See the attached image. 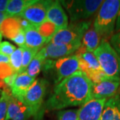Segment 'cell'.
Masks as SVG:
<instances>
[{"label":"cell","instance_id":"6da1fadb","mask_svg":"<svg viewBox=\"0 0 120 120\" xmlns=\"http://www.w3.org/2000/svg\"><path fill=\"white\" fill-rule=\"evenodd\" d=\"M91 80L82 71H78L56 85L45 103V109L82 106L91 99Z\"/></svg>","mask_w":120,"mask_h":120},{"label":"cell","instance_id":"7a4b0ae2","mask_svg":"<svg viewBox=\"0 0 120 120\" xmlns=\"http://www.w3.org/2000/svg\"><path fill=\"white\" fill-rule=\"evenodd\" d=\"M120 9V0L103 1L92 26L102 39L110 38L116 28L117 17Z\"/></svg>","mask_w":120,"mask_h":120},{"label":"cell","instance_id":"3957f363","mask_svg":"<svg viewBox=\"0 0 120 120\" xmlns=\"http://www.w3.org/2000/svg\"><path fill=\"white\" fill-rule=\"evenodd\" d=\"M94 54L106 77L120 81V57L107 39L101 40Z\"/></svg>","mask_w":120,"mask_h":120},{"label":"cell","instance_id":"277c9868","mask_svg":"<svg viewBox=\"0 0 120 120\" xmlns=\"http://www.w3.org/2000/svg\"><path fill=\"white\" fill-rule=\"evenodd\" d=\"M45 72H52L55 84L80 71L79 60L77 55L60 58L56 60L47 59L43 66Z\"/></svg>","mask_w":120,"mask_h":120},{"label":"cell","instance_id":"5b68a950","mask_svg":"<svg viewBox=\"0 0 120 120\" xmlns=\"http://www.w3.org/2000/svg\"><path fill=\"white\" fill-rule=\"evenodd\" d=\"M68 11L71 23L85 21L91 17L103 4V0L60 1Z\"/></svg>","mask_w":120,"mask_h":120},{"label":"cell","instance_id":"8992f818","mask_svg":"<svg viewBox=\"0 0 120 120\" xmlns=\"http://www.w3.org/2000/svg\"><path fill=\"white\" fill-rule=\"evenodd\" d=\"M92 25L91 20L70 23L65 29L58 31L49 43L53 44H69L82 41L86 31Z\"/></svg>","mask_w":120,"mask_h":120},{"label":"cell","instance_id":"52a82bcc","mask_svg":"<svg viewBox=\"0 0 120 120\" xmlns=\"http://www.w3.org/2000/svg\"><path fill=\"white\" fill-rule=\"evenodd\" d=\"M75 55L78 56L79 60L80 71L85 73L93 83L109 79L103 73L94 53L86 52Z\"/></svg>","mask_w":120,"mask_h":120},{"label":"cell","instance_id":"ba28073f","mask_svg":"<svg viewBox=\"0 0 120 120\" xmlns=\"http://www.w3.org/2000/svg\"><path fill=\"white\" fill-rule=\"evenodd\" d=\"M47 84V82L45 79L38 78L35 79L22 99V101L34 112L35 116H37L42 105L46 93Z\"/></svg>","mask_w":120,"mask_h":120},{"label":"cell","instance_id":"9c48e42d","mask_svg":"<svg viewBox=\"0 0 120 120\" xmlns=\"http://www.w3.org/2000/svg\"><path fill=\"white\" fill-rule=\"evenodd\" d=\"M52 1L36 0L22 12L19 17L27 20L33 26H38L46 21L47 11Z\"/></svg>","mask_w":120,"mask_h":120},{"label":"cell","instance_id":"30bf717a","mask_svg":"<svg viewBox=\"0 0 120 120\" xmlns=\"http://www.w3.org/2000/svg\"><path fill=\"white\" fill-rule=\"evenodd\" d=\"M107 99H91L78 109V120H100Z\"/></svg>","mask_w":120,"mask_h":120},{"label":"cell","instance_id":"8fae6325","mask_svg":"<svg viewBox=\"0 0 120 120\" xmlns=\"http://www.w3.org/2000/svg\"><path fill=\"white\" fill-rule=\"evenodd\" d=\"M32 116H35L34 113L30 107L11 94L5 120H28Z\"/></svg>","mask_w":120,"mask_h":120},{"label":"cell","instance_id":"7c38bea8","mask_svg":"<svg viewBox=\"0 0 120 120\" xmlns=\"http://www.w3.org/2000/svg\"><path fill=\"white\" fill-rule=\"evenodd\" d=\"M120 87V81L105 79L101 82L93 83L91 88V99L110 98L117 93Z\"/></svg>","mask_w":120,"mask_h":120},{"label":"cell","instance_id":"4fadbf2b","mask_svg":"<svg viewBox=\"0 0 120 120\" xmlns=\"http://www.w3.org/2000/svg\"><path fill=\"white\" fill-rule=\"evenodd\" d=\"M82 45V41L69 44H53L48 43L44 46L47 58L51 60L60 59L73 55Z\"/></svg>","mask_w":120,"mask_h":120},{"label":"cell","instance_id":"5bb4252c","mask_svg":"<svg viewBox=\"0 0 120 120\" xmlns=\"http://www.w3.org/2000/svg\"><path fill=\"white\" fill-rule=\"evenodd\" d=\"M46 19L59 30L65 29L68 26V16L65 13L60 1H52L47 11Z\"/></svg>","mask_w":120,"mask_h":120},{"label":"cell","instance_id":"9a60e30c","mask_svg":"<svg viewBox=\"0 0 120 120\" xmlns=\"http://www.w3.org/2000/svg\"><path fill=\"white\" fill-rule=\"evenodd\" d=\"M35 79L30 77L26 72L18 74L13 86L10 88L12 95L22 100Z\"/></svg>","mask_w":120,"mask_h":120},{"label":"cell","instance_id":"2e32d148","mask_svg":"<svg viewBox=\"0 0 120 120\" xmlns=\"http://www.w3.org/2000/svg\"><path fill=\"white\" fill-rule=\"evenodd\" d=\"M100 120H120V87L113 97L107 99Z\"/></svg>","mask_w":120,"mask_h":120},{"label":"cell","instance_id":"e0dca14e","mask_svg":"<svg viewBox=\"0 0 120 120\" xmlns=\"http://www.w3.org/2000/svg\"><path fill=\"white\" fill-rule=\"evenodd\" d=\"M102 39L95 31L93 26L86 31L82 39V45L75 54H80L83 52L94 53L100 45Z\"/></svg>","mask_w":120,"mask_h":120},{"label":"cell","instance_id":"ac0fdd59","mask_svg":"<svg viewBox=\"0 0 120 120\" xmlns=\"http://www.w3.org/2000/svg\"><path fill=\"white\" fill-rule=\"evenodd\" d=\"M26 35V47L30 49H41L47 44V40L36 30L35 26H31L24 30Z\"/></svg>","mask_w":120,"mask_h":120},{"label":"cell","instance_id":"d6986e66","mask_svg":"<svg viewBox=\"0 0 120 120\" xmlns=\"http://www.w3.org/2000/svg\"><path fill=\"white\" fill-rule=\"evenodd\" d=\"M47 58L45 47H43L35 55L26 69V72L30 77L35 79L43 68V64Z\"/></svg>","mask_w":120,"mask_h":120},{"label":"cell","instance_id":"ffe728a7","mask_svg":"<svg viewBox=\"0 0 120 120\" xmlns=\"http://www.w3.org/2000/svg\"><path fill=\"white\" fill-rule=\"evenodd\" d=\"M22 30L23 29L20 25L17 17L7 18L0 26V31L2 35L11 40Z\"/></svg>","mask_w":120,"mask_h":120},{"label":"cell","instance_id":"44dd1931","mask_svg":"<svg viewBox=\"0 0 120 120\" xmlns=\"http://www.w3.org/2000/svg\"><path fill=\"white\" fill-rule=\"evenodd\" d=\"M36 0H9L5 11L9 17H17Z\"/></svg>","mask_w":120,"mask_h":120},{"label":"cell","instance_id":"7402d4cb","mask_svg":"<svg viewBox=\"0 0 120 120\" xmlns=\"http://www.w3.org/2000/svg\"><path fill=\"white\" fill-rule=\"evenodd\" d=\"M35 28L40 34L47 39V43L50 41L54 35L59 31L52 23L47 20L45 21L39 26H35Z\"/></svg>","mask_w":120,"mask_h":120},{"label":"cell","instance_id":"603a6c76","mask_svg":"<svg viewBox=\"0 0 120 120\" xmlns=\"http://www.w3.org/2000/svg\"><path fill=\"white\" fill-rule=\"evenodd\" d=\"M22 55L23 50L22 47L17 48L16 50L9 56V64L13 71L19 74L21 72L22 66Z\"/></svg>","mask_w":120,"mask_h":120},{"label":"cell","instance_id":"cb8c5ba5","mask_svg":"<svg viewBox=\"0 0 120 120\" xmlns=\"http://www.w3.org/2000/svg\"><path fill=\"white\" fill-rule=\"evenodd\" d=\"M23 50V55H22V66L20 73L26 72V69L28 65H30L31 61L34 59L35 55L40 49H30L28 47H23L22 48Z\"/></svg>","mask_w":120,"mask_h":120},{"label":"cell","instance_id":"d4e9b609","mask_svg":"<svg viewBox=\"0 0 120 120\" xmlns=\"http://www.w3.org/2000/svg\"><path fill=\"white\" fill-rule=\"evenodd\" d=\"M10 91L7 88H4L1 91L0 97V120H5L6 119L9 98L11 94Z\"/></svg>","mask_w":120,"mask_h":120},{"label":"cell","instance_id":"484cf974","mask_svg":"<svg viewBox=\"0 0 120 120\" xmlns=\"http://www.w3.org/2000/svg\"><path fill=\"white\" fill-rule=\"evenodd\" d=\"M57 115V120H78V109L60 110Z\"/></svg>","mask_w":120,"mask_h":120},{"label":"cell","instance_id":"4316f807","mask_svg":"<svg viewBox=\"0 0 120 120\" xmlns=\"http://www.w3.org/2000/svg\"><path fill=\"white\" fill-rule=\"evenodd\" d=\"M16 47L9 41H2L0 43V54H3L6 56H11L16 50Z\"/></svg>","mask_w":120,"mask_h":120},{"label":"cell","instance_id":"83f0119b","mask_svg":"<svg viewBox=\"0 0 120 120\" xmlns=\"http://www.w3.org/2000/svg\"><path fill=\"white\" fill-rule=\"evenodd\" d=\"M15 72L13 71L10 64L1 63L0 64V79H4Z\"/></svg>","mask_w":120,"mask_h":120},{"label":"cell","instance_id":"f1b7e54d","mask_svg":"<svg viewBox=\"0 0 120 120\" xmlns=\"http://www.w3.org/2000/svg\"><path fill=\"white\" fill-rule=\"evenodd\" d=\"M109 43L120 57V32L113 34L109 38Z\"/></svg>","mask_w":120,"mask_h":120},{"label":"cell","instance_id":"f546056e","mask_svg":"<svg viewBox=\"0 0 120 120\" xmlns=\"http://www.w3.org/2000/svg\"><path fill=\"white\" fill-rule=\"evenodd\" d=\"M11 41H13L15 44L19 45V47H26V35H25V31L24 30H22L17 34Z\"/></svg>","mask_w":120,"mask_h":120},{"label":"cell","instance_id":"4dcf8cb0","mask_svg":"<svg viewBox=\"0 0 120 120\" xmlns=\"http://www.w3.org/2000/svg\"><path fill=\"white\" fill-rule=\"evenodd\" d=\"M17 75H18V73H13V74L9 75L8 77H5V79H3V81H4V83L6 86H8V87H9V88H11V87H12V86H13V83L15 82V79H16V77H17Z\"/></svg>","mask_w":120,"mask_h":120},{"label":"cell","instance_id":"1f68e13d","mask_svg":"<svg viewBox=\"0 0 120 120\" xmlns=\"http://www.w3.org/2000/svg\"><path fill=\"white\" fill-rule=\"evenodd\" d=\"M9 0H0V11L5 13Z\"/></svg>","mask_w":120,"mask_h":120},{"label":"cell","instance_id":"d6a6232c","mask_svg":"<svg viewBox=\"0 0 120 120\" xmlns=\"http://www.w3.org/2000/svg\"><path fill=\"white\" fill-rule=\"evenodd\" d=\"M115 31L116 33L120 32V9L118 13V15L117 17V21H116V28H115Z\"/></svg>","mask_w":120,"mask_h":120},{"label":"cell","instance_id":"836d02e7","mask_svg":"<svg viewBox=\"0 0 120 120\" xmlns=\"http://www.w3.org/2000/svg\"><path fill=\"white\" fill-rule=\"evenodd\" d=\"M1 63H9V57L5 56L3 54H0V64Z\"/></svg>","mask_w":120,"mask_h":120},{"label":"cell","instance_id":"e575fe53","mask_svg":"<svg viewBox=\"0 0 120 120\" xmlns=\"http://www.w3.org/2000/svg\"><path fill=\"white\" fill-rule=\"evenodd\" d=\"M8 16L6 15V13L4 12H1L0 11V26H1V24L3 23V22H4L5 20L8 18Z\"/></svg>","mask_w":120,"mask_h":120},{"label":"cell","instance_id":"d590c367","mask_svg":"<svg viewBox=\"0 0 120 120\" xmlns=\"http://www.w3.org/2000/svg\"><path fill=\"white\" fill-rule=\"evenodd\" d=\"M4 81L3 80H1L0 79V91H1V87H3L4 86Z\"/></svg>","mask_w":120,"mask_h":120},{"label":"cell","instance_id":"8d00e7d4","mask_svg":"<svg viewBox=\"0 0 120 120\" xmlns=\"http://www.w3.org/2000/svg\"><path fill=\"white\" fill-rule=\"evenodd\" d=\"M2 38H3V35L1 34V32L0 31V43H1V40H2Z\"/></svg>","mask_w":120,"mask_h":120}]
</instances>
